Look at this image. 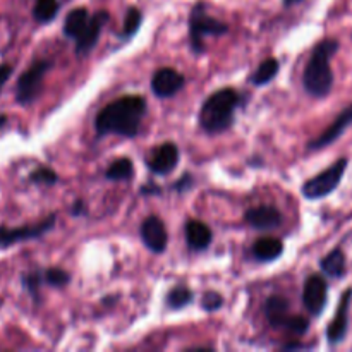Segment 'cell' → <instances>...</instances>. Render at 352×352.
<instances>
[{
    "label": "cell",
    "instance_id": "obj_1",
    "mask_svg": "<svg viewBox=\"0 0 352 352\" xmlns=\"http://www.w3.org/2000/svg\"><path fill=\"white\" fill-rule=\"evenodd\" d=\"M146 110V100L140 95H127L113 100L96 116V136L117 134V136L134 138L140 133Z\"/></svg>",
    "mask_w": 352,
    "mask_h": 352
},
{
    "label": "cell",
    "instance_id": "obj_2",
    "mask_svg": "<svg viewBox=\"0 0 352 352\" xmlns=\"http://www.w3.org/2000/svg\"><path fill=\"white\" fill-rule=\"evenodd\" d=\"M337 50H339V41L327 38L316 43L309 55L308 64L302 72V85L306 91L315 98H323L332 91L333 71L330 60Z\"/></svg>",
    "mask_w": 352,
    "mask_h": 352
},
{
    "label": "cell",
    "instance_id": "obj_3",
    "mask_svg": "<svg viewBox=\"0 0 352 352\" xmlns=\"http://www.w3.org/2000/svg\"><path fill=\"white\" fill-rule=\"evenodd\" d=\"M243 103V96L234 88L217 89L203 102L199 109V126L208 134H220L230 129L234 124V116L239 105Z\"/></svg>",
    "mask_w": 352,
    "mask_h": 352
},
{
    "label": "cell",
    "instance_id": "obj_4",
    "mask_svg": "<svg viewBox=\"0 0 352 352\" xmlns=\"http://www.w3.org/2000/svg\"><path fill=\"white\" fill-rule=\"evenodd\" d=\"M229 31L223 21L215 19L206 12L205 6L198 3L192 7L191 16H189V41H191V48L196 54H203L205 52V43L203 38L212 34V36H222Z\"/></svg>",
    "mask_w": 352,
    "mask_h": 352
},
{
    "label": "cell",
    "instance_id": "obj_5",
    "mask_svg": "<svg viewBox=\"0 0 352 352\" xmlns=\"http://www.w3.org/2000/svg\"><path fill=\"white\" fill-rule=\"evenodd\" d=\"M52 60H36L23 72L16 85V100L19 105H31L40 96L47 72L52 69Z\"/></svg>",
    "mask_w": 352,
    "mask_h": 352
},
{
    "label": "cell",
    "instance_id": "obj_6",
    "mask_svg": "<svg viewBox=\"0 0 352 352\" xmlns=\"http://www.w3.org/2000/svg\"><path fill=\"white\" fill-rule=\"evenodd\" d=\"M347 168V158H339L333 165L322 172V174L315 175V177L308 179L302 184V196L306 199H322L329 196L337 189L344 177V172Z\"/></svg>",
    "mask_w": 352,
    "mask_h": 352
},
{
    "label": "cell",
    "instance_id": "obj_7",
    "mask_svg": "<svg viewBox=\"0 0 352 352\" xmlns=\"http://www.w3.org/2000/svg\"><path fill=\"white\" fill-rule=\"evenodd\" d=\"M55 222H57V217L50 215L48 219L41 220V222L28 223V226H23V227H14V229H9V227L6 226H0V248H10L17 243L38 239V237L50 232V230L55 227Z\"/></svg>",
    "mask_w": 352,
    "mask_h": 352
},
{
    "label": "cell",
    "instance_id": "obj_8",
    "mask_svg": "<svg viewBox=\"0 0 352 352\" xmlns=\"http://www.w3.org/2000/svg\"><path fill=\"white\" fill-rule=\"evenodd\" d=\"M329 299V284L322 275H309L302 287V305L313 316H320L325 311Z\"/></svg>",
    "mask_w": 352,
    "mask_h": 352
},
{
    "label": "cell",
    "instance_id": "obj_9",
    "mask_svg": "<svg viewBox=\"0 0 352 352\" xmlns=\"http://www.w3.org/2000/svg\"><path fill=\"white\" fill-rule=\"evenodd\" d=\"M186 86V78L172 67H162L151 78V91L158 98L175 96Z\"/></svg>",
    "mask_w": 352,
    "mask_h": 352
},
{
    "label": "cell",
    "instance_id": "obj_10",
    "mask_svg": "<svg viewBox=\"0 0 352 352\" xmlns=\"http://www.w3.org/2000/svg\"><path fill=\"white\" fill-rule=\"evenodd\" d=\"M179 164V148L175 143L158 144L146 158V165L153 174L167 175L177 167Z\"/></svg>",
    "mask_w": 352,
    "mask_h": 352
},
{
    "label": "cell",
    "instance_id": "obj_11",
    "mask_svg": "<svg viewBox=\"0 0 352 352\" xmlns=\"http://www.w3.org/2000/svg\"><path fill=\"white\" fill-rule=\"evenodd\" d=\"M352 302V289H347L340 298L339 306H337V313L333 320L330 322L329 329H327V340L332 346L342 342L347 336V329H349V309Z\"/></svg>",
    "mask_w": 352,
    "mask_h": 352
},
{
    "label": "cell",
    "instance_id": "obj_12",
    "mask_svg": "<svg viewBox=\"0 0 352 352\" xmlns=\"http://www.w3.org/2000/svg\"><path fill=\"white\" fill-rule=\"evenodd\" d=\"M141 239H143L144 246L151 253H164L168 244V234L167 229H165V223L155 215H150L148 219H144V222L141 223Z\"/></svg>",
    "mask_w": 352,
    "mask_h": 352
},
{
    "label": "cell",
    "instance_id": "obj_13",
    "mask_svg": "<svg viewBox=\"0 0 352 352\" xmlns=\"http://www.w3.org/2000/svg\"><path fill=\"white\" fill-rule=\"evenodd\" d=\"M109 19L110 16L107 10H100L95 16L89 17L86 28L81 31V34L76 38V52H78L79 55H88L89 52L95 48V45L98 43L100 34H102L103 26L109 23Z\"/></svg>",
    "mask_w": 352,
    "mask_h": 352
},
{
    "label": "cell",
    "instance_id": "obj_14",
    "mask_svg": "<svg viewBox=\"0 0 352 352\" xmlns=\"http://www.w3.org/2000/svg\"><path fill=\"white\" fill-rule=\"evenodd\" d=\"M351 126H352V105L347 107L346 110H342V112L337 116V119L332 122V126L327 127L318 138L309 141L308 148L309 150H323V148H327L329 144H332L333 141L339 140V138L346 133L347 127Z\"/></svg>",
    "mask_w": 352,
    "mask_h": 352
},
{
    "label": "cell",
    "instance_id": "obj_15",
    "mask_svg": "<svg viewBox=\"0 0 352 352\" xmlns=\"http://www.w3.org/2000/svg\"><path fill=\"white\" fill-rule=\"evenodd\" d=\"M244 220H246L253 229L270 230L280 227L282 222H284V217H282V213L278 212L275 206L263 205L248 210L246 215H244Z\"/></svg>",
    "mask_w": 352,
    "mask_h": 352
},
{
    "label": "cell",
    "instance_id": "obj_16",
    "mask_svg": "<svg viewBox=\"0 0 352 352\" xmlns=\"http://www.w3.org/2000/svg\"><path fill=\"white\" fill-rule=\"evenodd\" d=\"M186 232V243L191 250L195 251H205L208 250L212 244L213 234L206 223L199 222V220H188L184 227Z\"/></svg>",
    "mask_w": 352,
    "mask_h": 352
},
{
    "label": "cell",
    "instance_id": "obj_17",
    "mask_svg": "<svg viewBox=\"0 0 352 352\" xmlns=\"http://www.w3.org/2000/svg\"><path fill=\"white\" fill-rule=\"evenodd\" d=\"M289 305L287 299H284L282 296H270L265 302V316H267L268 323L275 329H280V327L285 325L289 315Z\"/></svg>",
    "mask_w": 352,
    "mask_h": 352
},
{
    "label": "cell",
    "instance_id": "obj_18",
    "mask_svg": "<svg viewBox=\"0 0 352 352\" xmlns=\"http://www.w3.org/2000/svg\"><path fill=\"white\" fill-rule=\"evenodd\" d=\"M284 253V243L278 237H261L253 244V256L258 261H274Z\"/></svg>",
    "mask_w": 352,
    "mask_h": 352
},
{
    "label": "cell",
    "instance_id": "obj_19",
    "mask_svg": "<svg viewBox=\"0 0 352 352\" xmlns=\"http://www.w3.org/2000/svg\"><path fill=\"white\" fill-rule=\"evenodd\" d=\"M320 268L325 275L332 278H342L346 277V272H347V261H346V254L340 248L337 250L330 251L322 261H320Z\"/></svg>",
    "mask_w": 352,
    "mask_h": 352
},
{
    "label": "cell",
    "instance_id": "obj_20",
    "mask_svg": "<svg viewBox=\"0 0 352 352\" xmlns=\"http://www.w3.org/2000/svg\"><path fill=\"white\" fill-rule=\"evenodd\" d=\"M88 21H89L88 10H86L85 7H76V9H72L71 12L67 14V17H65L64 34L67 38L76 40V38L81 34V31L86 28Z\"/></svg>",
    "mask_w": 352,
    "mask_h": 352
},
{
    "label": "cell",
    "instance_id": "obj_21",
    "mask_svg": "<svg viewBox=\"0 0 352 352\" xmlns=\"http://www.w3.org/2000/svg\"><path fill=\"white\" fill-rule=\"evenodd\" d=\"M278 71H280V64H278L277 58L275 57L267 58V60L261 62L260 67L253 72V76H251V82L256 86L268 85V82L274 81V79L277 78Z\"/></svg>",
    "mask_w": 352,
    "mask_h": 352
},
{
    "label": "cell",
    "instance_id": "obj_22",
    "mask_svg": "<svg viewBox=\"0 0 352 352\" xmlns=\"http://www.w3.org/2000/svg\"><path fill=\"white\" fill-rule=\"evenodd\" d=\"M134 174V165L129 158H117L105 170V177L110 181H129Z\"/></svg>",
    "mask_w": 352,
    "mask_h": 352
},
{
    "label": "cell",
    "instance_id": "obj_23",
    "mask_svg": "<svg viewBox=\"0 0 352 352\" xmlns=\"http://www.w3.org/2000/svg\"><path fill=\"white\" fill-rule=\"evenodd\" d=\"M58 0H36L33 7V17L36 23L47 24L58 14Z\"/></svg>",
    "mask_w": 352,
    "mask_h": 352
},
{
    "label": "cell",
    "instance_id": "obj_24",
    "mask_svg": "<svg viewBox=\"0 0 352 352\" xmlns=\"http://www.w3.org/2000/svg\"><path fill=\"white\" fill-rule=\"evenodd\" d=\"M192 299H195V294H192L191 289L179 285V287H174L168 292L165 305H167L168 309H182L188 305H191Z\"/></svg>",
    "mask_w": 352,
    "mask_h": 352
},
{
    "label": "cell",
    "instance_id": "obj_25",
    "mask_svg": "<svg viewBox=\"0 0 352 352\" xmlns=\"http://www.w3.org/2000/svg\"><path fill=\"white\" fill-rule=\"evenodd\" d=\"M141 23H143V14H141V10L138 7H129L126 12V17H124V36L131 38L133 34H136L138 30L141 28Z\"/></svg>",
    "mask_w": 352,
    "mask_h": 352
},
{
    "label": "cell",
    "instance_id": "obj_26",
    "mask_svg": "<svg viewBox=\"0 0 352 352\" xmlns=\"http://www.w3.org/2000/svg\"><path fill=\"white\" fill-rule=\"evenodd\" d=\"M30 181L34 182V184H40V186H54V184H57L58 177H57V174H55V170H52V168L38 167L31 172Z\"/></svg>",
    "mask_w": 352,
    "mask_h": 352
},
{
    "label": "cell",
    "instance_id": "obj_27",
    "mask_svg": "<svg viewBox=\"0 0 352 352\" xmlns=\"http://www.w3.org/2000/svg\"><path fill=\"white\" fill-rule=\"evenodd\" d=\"M43 280L52 287H65L71 282V275L62 268H48L43 275Z\"/></svg>",
    "mask_w": 352,
    "mask_h": 352
},
{
    "label": "cell",
    "instance_id": "obj_28",
    "mask_svg": "<svg viewBox=\"0 0 352 352\" xmlns=\"http://www.w3.org/2000/svg\"><path fill=\"white\" fill-rule=\"evenodd\" d=\"M284 329H287L289 332L294 333V336L301 337L309 330V322L301 315H291L287 318V322H285Z\"/></svg>",
    "mask_w": 352,
    "mask_h": 352
},
{
    "label": "cell",
    "instance_id": "obj_29",
    "mask_svg": "<svg viewBox=\"0 0 352 352\" xmlns=\"http://www.w3.org/2000/svg\"><path fill=\"white\" fill-rule=\"evenodd\" d=\"M201 306H203V309H205V311H208V313L219 311V309L223 306L222 294H219V292H212V291L206 292V294L203 296Z\"/></svg>",
    "mask_w": 352,
    "mask_h": 352
},
{
    "label": "cell",
    "instance_id": "obj_30",
    "mask_svg": "<svg viewBox=\"0 0 352 352\" xmlns=\"http://www.w3.org/2000/svg\"><path fill=\"white\" fill-rule=\"evenodd\" d=\"M41 280H43V277H41V275L38 274V272H33V274L23 275L24 289H26V291L30 292V294L33 296V298H38V289H40Z\"/></svg>",
    "mask_w": 352,
    "mask_h": 352
},
{
    "label": "cell",
    "instance_id": "obj_31",
    "mask_svg": "<svg viewBox=\"0 0 352 352\" xmlns=\"http://www.w3.org/2000/svg\"><path fill=\"white\" fill-rule=\"evenodd\" d=\"M14 67L10 64H0V91L6 86V82L9 81V78L12 76Z\"/></svg>",
    "mask_w": 352,
    "mask_h": 352
},
{
    "label": "cell",
    "instance_id": "obj_32",
    "mask_svg": "<svg viewBox=\"0 0 352 352\" xmlns=\"http://www.w3.org/2000/svg\"><path fill=\"white\" fill-rule=\"evenodd\" d=\"M191 184H192L191 175L186 174V175H182L181 181L175 182V184H174V189H175V191H184V189H189V188H191Z\"/></svg>",
    "mask_w": 352,
    "mask_h": 352
},
{
    "label": "cell",
    "instance_id": "obj_33",
    "mask_svg": "<svg viewBox=\"0 0 352 352\" xmlns=\"http://www.w3.org/2000/svg\"><path fill=\"white\" fill-rule=\"evenodd\" d=\"M81 213H86V208H85V203H82L81 199H78V201H76V205L72 206V215L79 217Z\"/></svg>",
    "mask_w": 352,
    "mask_h": 352
},
{
    "label": "cell",
    "instance_id": "obj_34",
    "mask_svg": "<svg viewBox=\"0 0 352 352\" xmlns=\"http://www.w3.org/2000/svg\"><path fill=\"white\" fill-rule=\"evenodd\" d=\"M157 186L151 184V186H144L143 188V195H146V192H158V189H155Z\"/></svg>",
    "mask_w": 352,
    "mask_h": 352
},
{
    "label": "cell",
    "instance_id": "obj_35",
    "mask_svg": "<svg viewBox=\"0 0 352 352\" xmlns=\"http://www.w3.org/2000/svg\"><path fill=\"white\" fill-rule=\"evenodd\" d=\"M299 2H302V0H284V7H292Z\"/></svg>",
    "mask_w": 352,
    "mask_h": 352
},
{
    "label": "cell",
    "instance_id": "obj_36",
    "mask_svg": "<svg viewBox=\"0 0 352 352\" xmlns=\"http://www.w3.org/2000/svg\"><path fill=\"white\" fill-rule=\"evenodd\" d=\"M6 126H7V116L0 113V129H3Z\"/></svg>",
    "mask_w": 352,
    "mask_h": 352
}]
</instances>
